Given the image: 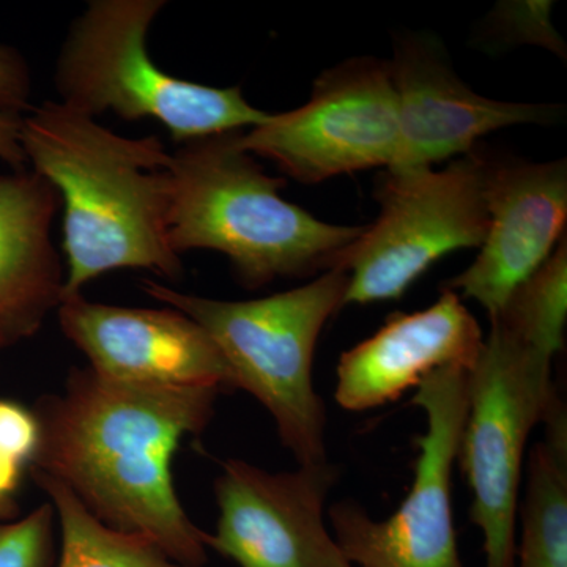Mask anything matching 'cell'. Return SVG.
Returning a JSON list of instances; mask_svg holds the SVG:
<instances>
[{"mask_svg": "<svg viewBox=\"0 0 567 567\" xmlns=\"http://www.w3.org/2000/svg\"><path fill=\"white\" fill-rule=\"evenodd\" d=\"M218 386H169L73 369L61 393L33 415L40 442L32 475L69 487L103 525L144 537L181 565L204 567L207 533L183 509L173 458L183 439L210 423Z\"/></svg>", "mask_w": 567, "mask_h": 567, "instance_id": "obj_1", "label": "cell"}, {"mask_svg": "<svg viewBox=\"0 0 567 567\" xmlns=\"http://www.w3.org/2000/svg\"><path fill=\"white\" fill-rule=\"evenodd\" d=\"M483 344L475 317L458 293L445 289L431 308L394 315L374 336L342 353L336 402L349 412L379 409L439 369L470 371Z\"/></svg>", "mask_w": 567, "mask_h": 567, "instance_id": "obj_14", "label": "cell"}, {"mask_svg": "<svg viewBox=\"0 0 567 567\" xmlns=\"http://www.w3.org/2000/svg\"><path fill=\"white\" fill-rule=\"evenodd\" d=\"M486 200V240L445 289L472 298L494 319L565 237L567 162L487 156Z\"/></svg>", "mask_w": 567, "mask_h": 567, "instance_id": "obj_12", "label": "cell"}, {"mask_svg": "<svg viewBox=\"0 0 567 567\" xmlns=\"http://www.w3.org/2000/svg\"><path fill=\"white\" fill-rule=\"evenodd\" d=\"M62 200L33 171L0 175V349L39 333L62 303V262L51 227Z\"/></svg>", "mask_w": 567, "mask_h": 567, "instance_id": "obj_15", "label": "cell"}, {"mask_svg": "<svg viewBox=\"0 0 567 567\" xmlns=\"http://www.w3.org/2000/svg\"><path fill=\"white\" fill-rule=\"evenodd\" d=\"M241 132L197 137L171 153L174 252H221L248 289L344 268L346 254L365 226L320 221L282 199L286 182L265 174L241 147Z\"/></svg>", "mask_w": 567, "mask_h": 567, "instance_id": "obj_3", "label": "cell"}, {"mask_svg": "<svg viewBox=\"0 0 567 567\" xmlns=\"http://www.w3.org/2000/svg\"><path fill=\"white\" fill-rule=\"evenodd\" d=\"M390 66L401 142L388 171L432 169L436 163L468 155L487 134L507 126L550 125L561 114L559 106L496 102L473 92L432 33L399 37Z\"/></svg>", "mask_w": 567, "mask_h": 567, "instance_id": "obj_11", "label": "cell"}, {"mask_svg": "<svg viewBox=\"0 0 567 567\" xmlns=\"http://www.w3.org/2000/svg\"><path fill=\"white\" fill-rule=\"evenodd\" d=\"M338 475L330 462L270 473L229 458L215 481L219 517L205 546L240 567H353L324 524Z\"/></svg>", "mask_w": 567, "mask_h": 567, "instance_id": "obj_10", "label": "cell"}, {"mask_svg": "<svg viewBox=\"0 0 567 567\" xmlns=\"http://www.w3.org/2000/svg\"><path fill=\"white\" fill-rule=\"evenodd\" d=\"M567 317V246L559 241L550 257L517 287L498 316V322L525 344L555 354L565 347Z\"/></svg>", "mask_w": 567, "mask_h": 567, "instance_id": "obj_18", "label": "cell"}, {"mask_svg": "<svg viewBox=\"0 0 567 567\" xmlns=\"http://www.w3.org/2000/svg\"><path fill=\"white\" fill-rule=\"evenodd\" d=\"M51 503L20 520L0 522V567H54V524Z\"/></svg>", "mask_w": 567, "mask_h": 567, "instance_id": "obj_19", "label": "cell"}, {"mask_svg": "<svg viewBox=\"0 0 567 567\" xmlns=\"http://www.w3.org/2000/svg\"><path fill=\"white\" fill-rule=\"evenodd\" d=\"M65 338L106 379L169 386L234 390L233 375L212 341L173 308H123L92 303L82 293L58 308Z\"/></svg>", "mask_w": 567, "mask_h": 567, "instance_id": "obj_13", "label": "cell"}, {"mask_svg": "<svg viewBox=\"0 0 567 567\" xmlns=\"http://www.w3.org/2000/svg\"><path fill=\"white\" fill-rule=\"evenodd\" d=\"M240 142L305 185L372 167L390 169L401 142L390 61L353 58L324 70L308 103L268 115L244 130Z\"/></svg>", "mask_w": 567, "mask_h": 567, "instance_id": "obj_9", "label": "cell"}, {"mask_svg": "<svg viewBox=\"0 0 567 567\" xmlns=\"http://www.w3.org/2000/svg\"><path fill=\"white\" fill-rule=\"evenodd\" d=\"M24 466L0 457V522L9 520L18 513L17 494Z\"/></svg>", "mask_w": 567, "mask_h": 567, "instance_id": "obj_23", "label": "cell"}, {"mask_svg": "<svg viewBox=\"0 0 567 567\" xmlns=\"http://www.w3.org/2000/svg\"><path fill=\"white\" fill-rule=\"evenodd\" d=\"M347 286V270L334 268L287 292L223 301L141 281L153 300L188 316L210 336L234 390L246 391L267 409L298 465L328 462L327 410L315 390L312 363L324 323L344 308Z\"/></svg>", "mask_w": 567, "mask_h": 567, "instance_id": "obj_4", "label": "cell"}, {"mask_svg": "<svg viewBox=\"0 0 567 567\" xmlns=\"http://www.w3.org/2000/svg\"><path fill=\"white\" fill-rule=\"evenodd\" d=\"M20 141L33 173L63 203V297L99 276L142 268L177 281L181 256L169 244L171 153L158 136H118L61 102L22 115Z\"/></svg>", "mask_w": 567, "mask_h": 567, "instance_id": "obj_2", "label": "cell"}, {"mask_svg": "<svg viewBox=\"0 0 567 567\" xmlns=\"http://www.w3.org/2000/svg\"><path fill=\"white\" fill-rule=\"evenodd\" d=\"M32 80L28 62L14 48L0 44V107L29 111Z\"/></svg>", "mask_w": 567, "mask_h": 567, "instance_id": "obj_21", "label": "cell"}, {"mask_svg": "<svg viewBox=\"0 0 567 567\" xmlns=\"http://www.w3.org/2000/svg\"><path fill=\"white\" fill-rule=\"evenodd\" d=\"M487 155L473 151L443 171H386L380 215L346 254L347 305L399 300L446 254L486 240Z\"/></svg>", "mask_w": 567, "mask_h": 567, "instance_id": "obj_7", "label": "cell"}, {"mask_svg": "<svg viewBox=\"0 0 567 567\" xmlns=\"http://www.w3.org/2000/svg\"><path fill=\"white\" fill-rule=\"evenodd\" d=\"M33 480L47 492L58 516V567H193L175 563L144 537L106 527L59 481L43 475Z\"/></svg>", "mask_w": 567, "mask_h": 567, "instance_id": "obj_16", "label": "cell"}, {"mask_svg": "<svg viewBox=\"0 0 567 567\" xmlns=\"http://www.w3.org/2000/svg\"><path fill=\"white\" fill-rule=\"evenodd\" d=\"M412 405L427 416L412 488L393 516L375 520L352 502L328 511L342 554L361 567H465L453 520V470L468 410V371L439 369L416 386Z\"/></svg>", "mask_w": 567, "mask_h": 567, "instance_id": "obj_8", "label": "cell"}, {"mask_svg": "<svg viewBox=\"0 0 567 567\" xmlns=\"http://www.w3.org/2000/svg\"><path fill=\"white\" fill-rule=\"evenodd\" d=\"M164 0H93L71 25L55 65L61 103L95 118L112 111L126 122L153 118L183 144L252 128L267 112L238 87H208L159 69L147 51L148 29Z\"/></svg>", "mask_w": 567, "mask_h": 567, "instance_id": "obj_5", "label": "cell"}, {"mask_svg": "<svg viewBox=\"0 0 567 567\" xmlns=\"http://www.w3.org/2000/svg\"><path fill=\"white\" fill-rule=\"evenodd\" d=\"M21 123V112L0 107V159L14 171L25 169L28 164L20 141Z\"/></svg>", "mask_w": 567, "mask_h": 567, "instance_id": "obj_22", "label": "cell"}, {"mask_svg": "<svg viewBox=\"0 0 567 567\" xmlns=\"http://www.w3.org/2000/svg\"><path fill=\"white\" fill-rule=\"evenodd\" d=\"M40 442L39 421L31 410L0 399V457L31 466Z\"/></svg>", "mask_w": 567, "mask_h": 567, "instance_id": "obj_20", "label": "cell"}, {"mask_svg": "<svg viewBox=\"0 0 567 567\" xmlns=\"http://www.w3.org/2000/svg\"><path fill=\"white\" fill-rule=\"evenodd\" d=\"M550 354L491 322L468 371V410L457 462L472 492L470 520L483 533L484 567H516L524 454L557 391Z\"/></svg>", "mask_w": 567, "mask_h": 567, "instance_id": "obj_6", "label": "cell"}, {"mask_svg": "<svg viewBox=\"0 0 567 567\" xmlns=\"http://www.w3.org/2000/svg\"><path fill=\"white\" fill-rule=\"evenodd\" d=\"M516 567H567V446L540 442L528 458Z\"/></svg>", "mask_w": 567, "mask_h": 567, "instance_id": "obj_17", "label": "cell"}]
</instances>
